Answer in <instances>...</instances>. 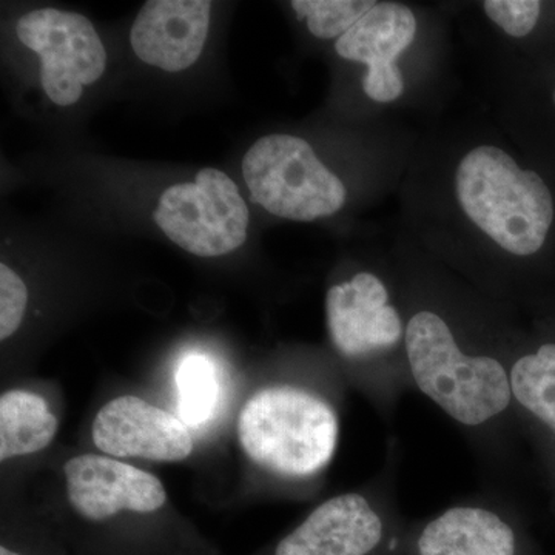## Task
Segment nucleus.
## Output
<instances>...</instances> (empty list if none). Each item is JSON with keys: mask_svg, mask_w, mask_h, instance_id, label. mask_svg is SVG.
Instances as JSON below:
<instances>
[{"mask_svg": "<svg viewBox=\"0 0 555 555\" xmlns=\"http://www.w3.org/2000/svg\"><path fill=\"white\" fill-rule=\"evenodd\" d=\"M404 353L412 389L441 409L481 452L499 459L505 425L516 415L509 358L467 346L454 324L429 308L408 318Z\"/></svg>", "mask_w": 555, "mask_h": 555, "instance_id": "nucleus-1", "label": "nucleus"}, {"mask_svg": "<svg viewBox=\"0 0 555 555\" xmlns=\"http://www.w3.org/2000/svg\"><path fill=\"white\" fill-rule=\"evenodd\" d=\"M454 190L467 221L511 257L545 248L555 221L553 190L495 145L469 150L456 166Z\"/></svg>", "mask_w": 555, "mask_h": 555, "instance_id": "nucleus-2", "label": "nucleus"}, {"mask_svg": "<svg viewBox=\"0 0 555 555\" xmlns=\"http://www.w3.org/2000/svg\"><path fill=\"white\" fill-rule=\"evenodd\" d=\"M328 338L343 361L361 372L364 392L389 418L412 389L404 353L406 323L382 276L358 272L326 295Z\"/></svg>", "mask_w": 555, "mask_h": 555, "instance_id": "nucleus-3", "label": "nucleus"}, {"mask_svg": "<svg viewBox=\"0 0 555 555\" xmlns=\"http://www.w3.org/2000/svg\"><path fill=\"white\" fill-rule=\"evenodd\" d=\"M248 459L283 480H312L337 452L339 415L317 390L283 383L258 390L238 418Z\"/></svg>", "mask_w": 555, "mask_h": 555, "instance_id": "nucleus-4", "label": "nucleus"}, {"mask_svg": "<svg viewBox=\"0 0 555 555\" xmlns=\"http://www.w3.org/2000/svg\"><path fill=\"white\" fill-rule=\"evenodd\" d=\"M250 198L269 214L309 222L332 217L345 206L347 190L309 142L291 134L258 139L243 160Z\"/></svg>", "mask_w": 555, "mask_h": 555, "instance_id": "nucleus-5", "label": "nucleus"}, {"mask_svg": "<svg viewBox=\"0 0 555 555\" xmlns=\"http://www.w3.org/2000/svg\"><path fill=\"white\" fill-rule=\"evenodd\" d=\"M159 229L196 257H221L247 238L248 208L238 185L217 169H203L195 182L171 185L155 211Z\"/></svg>", "mask_w": 555, "mask_h": 555, "instance_id": "nucleus-6", "label": "nucleus"}, {"mask_svg": "<svg viewBox=\"0 0 555 555\" xmlns=\"http://www.w3.org/2000/svg\"><path fill=\"white\" fill-rule=\"evenodd\" d=\"M390 466L367 491L332 496L278 543L275 555H371L389 531L393 499Z\"/></svg>", "mask_w": 555, "mask_h": 555, "instance_id": "nucleus-7", "label": "nucleus"}, {"mask_svg": "<svg viewBox=\"0 0 555 555\" xmlns=\"http://www.w3.org/2000/svg\"><path fill=\"white\" fill-rule=\"evenodd\" d=\"M17 36L39 54L40 80L47 96L67 107L80 100L83 86L101 78L107 54L93 24L86 16L56 9H40L22 16Z\"/></svg>", "mask_w": 555, "mask_h": 555, "instance_id": "nucleus-8", "label": "nucleus"}, {"mask_svg": "<svg viewBox=\"0 0 555 555\" xmlns=\"http://www.w3.org/2000/svg\"><path fill=\"white\" fill-rule=\"evenodd\" d=\"M416 28L409 7L377 2L335 43L343 60L366 65L363 90L372 101L389 104L403 94L404 78L397 61L414 42Z\"/></svg>", "mask_w": 555, "mask_h": 555, "instance_id": "nucleus-9", "label": "nucleus"}, {"mask_svg": "<svg viewBox=\"0 0 555 555\" xmlns=\"http://www.w3.org/2000/svg\"><path fill=\"white\" fill-rule=\"evenodd\" d=\"M64 473L69 503L89 520H107L122 511L155 513L167 500L158 478L107 456H75L64 466Z\"/></svg>", "mask_w": 555, "mask_h": 555, "instance_id": "nucleus-10", "label": "nucleus"}, {"mask_svg": "<svg viewBox=\"0 0 555 555\" xmlns=\"http://www.w3.org/2000/svg\"><path fill=\"white\" fill-rule=\"evenodd\" d=\"M94 444L115 456L181 462L193 451L188 427L177 416L138 397L109 401L94 418Z\"/></svg>", "mask_w": 555, "mask_h": 555, "instance_id": "nucleus-11", "label": "nucleus"}, {"mask_svg": "<svg viewBox=\"0 0 555 555\" xmlns=\"http://www.w3.org/2000/svg\"><path fill=\"white\" fill-rule=\"evenodd\" d=\"M210 11L207 0H150L131 27V49L166 72L192 67L206 43Z\"/></svg>", "mask_w": 555, "mask_h": 555, "instance_id": "nucleus-12", "label": "nucleus"}, {"mask_svg": "<svg viewBox=\"0 0 555 555\" xmlns=\"http://www.w3.org/2000/svg\"><path fill=\"white\" fill-rule=\"evenodd\" d=\"M491 500L460 502L427 520L415 540L418 555H517V534Z\"/></svg>", "mask_w": 555, "mask_h": 555, "instance_id": "nucleus-13", "label": "nucleus"}, {"mask_svg": "<svg viewBox=\"0 0 555 555\" xmlns=\"http://www.w3.org/2000/svg\"><path fill=\"white\" fill-rule=\"evenodd\" d=\"M516 414H524L555 438V341L509 358Z\"/></svg>", "mask_w": 555, "mask_h": 555, "instance_id": "nucleus-14", "label": "nucleus"}, {"mask_svg": "<svg viewBox=\"0 0 555 555\" xmlns=\"http://www.w3.org/2000/svg\"><path fill=\"white\" fill-rule=\"evenodd\" d=\"M57 420L38 393L10 390L0 398V460L30 455L49 447Z\"/></svg>", "mask_w": 555, "mask_h": 555, "instance_id": "nucleus-15", "label": "nucleus"}, {"mask_svg": "<svg viewBox=\"0 0 555 555\" xmlns=\"http://www.w3.org/2000/svg\"><path fill=\"white\" fill-rule=\"evenodd\" d=\"M179 412L185 425L206 423L219 398L217 366L207 357L190 353L182 358L177 371Z\"/></svg>", "mask_w": 555, "mask_h": 555, "instance_id": "nucleus-16", "label": "nucleus"}, {"mask_svg": "<svg viewBox=\"0 0 555 555\" xmlns=\"http://www.w3.org/2000/svg\"><path fill=\"white\" fill-rule=\"evenodd\" d=\"M375 5V0H294L291 3L299 20H306L309 31L320 39L341 38Z\"/></svg>", "mask_w": 555, "mask_h": 555, "instance_id": "nucleus-17", "label": "nucleus"}, {"mask_svg": "<svg viewBox=\"0 0 555 555\" xmlns=\"http://www.w3.org/2000/svg\"><path fill=\"white\" fill-rule=\"evenodd\" d=\"M543 3L539 0H486V16L513 38L531 35L542 16Z\"/></svg>", "mask_w": 555, "mask_h": 555, "instance_id": "nucleus-18", "label": "nucleus"}, {"mask_svg": "<svg viewBox=\"0 0 555 555\" xmlns=\"http://www.w3.org/2000/svg\"><path fill=\"white\" fill-rule=\"evenodd\" d=\"M27 302L24 281L9 266H0V338L7 339L20 328Z\"/></svg>", "mask_w": 555, "mask_h": 555, "instance_id": "nucleus-19", "label": "nucleus"}, {"mask_svg": "<svg viewBox=\"0 0 555 555\" xmlns=\"http://www.w3.org/2000/svg\"><path fill=\"white\" fill-rule=\"evenodd\" d=\"M0 555H22L14 553V551L9 550V547L2 546L0 547Z\"/></svg>", "mask_w": 555, "mask_h": 555, "instance_id": "nucleus-20", "label": "nucleus"}, {"mask_svg": "<svg viewBox=\"0 0 555 555\" xmlns=\"http://www.w3.org/2000/svg\"><path fill=\"white\" fill-rule=\"evenodd\" d=\"M553 102H554V107H555V87H554V90H553Z\"/></svg>", "mask_w": 555, "mask_h": 555, "instance_id": "nucleus-21", "label": "nucleus"}]
</instances>
